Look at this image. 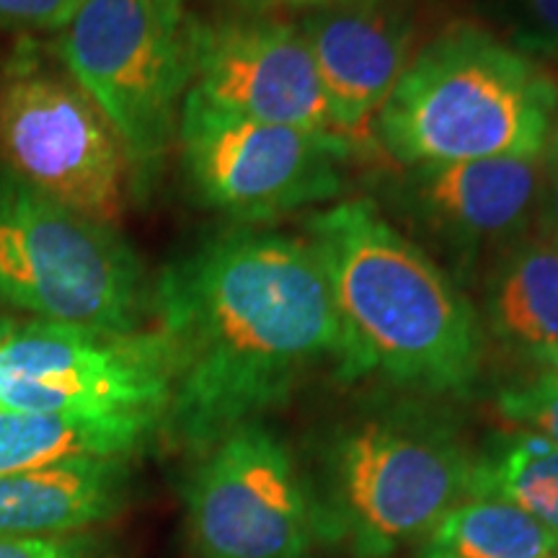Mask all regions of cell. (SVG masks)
I'll return each instance as SVG.
<instances>
[{"instance_id": "1", "label": "cell", "mask_w": 558, "mask_h": 558, "mask_svg": "<svg viewBox=\"0 0 558 558\" xmlns=\"http://www.w3.org/2000/svg\"><path fill=\"white\" fill-rule=\"evenodd\" d=\"M153 318L173 383L160 432L205 452L290 399L331 362L349 375V339L308 239L222 230L153 282Z\"/></svg>"}, {"instance_id": "2", "label": "cell", "mask_w": 558, "mask_h": 558, "mask_svg": "<svg viewBox=\"0 0 558 558\" xmlns=\"http://www.w3.org/2000/svg\"><path fill=\"white\" fill-rule=\"evenodd\" d=\"M308 241L349 339V378L463 396L478 380L484 331L471 300L367 199L320 209Z\"/></svg>"}, {"instance_id": "3", "label": "cell", "mask_w": 558, "mask_h": 558, "mask_svg": "<svg viewBox=\"0 0 558 558\" xmlns=\"http://www.w3.org/2000/svg\"><path fill=\"white\" fill-rule=\"evenodd\" d=\"M373 128L403 169L541 156L558 128V86L492 29L456 21L414 52Z\"/></svg>"}, {"instance_id": "4", "label": "cell", "mask_w": 558, "mask_h": 558, "mask_svg": "<svg viewBox=\"0 0 558 558\" xmlns=\"http://www.w3.org/2000/svg\"><path fill=\"white\" fill-rule=\"evenodd\" d=\"M190 26L184 0H81L54 41L60 65L120 137L137 194L177 140L192 88Z\"/></svg>"}, {"instance_id": "5", "label": "cell", "mask_w": 558, "mask_h": 558, "mask_svg": "<svg viewBox=\"0 0 558 558\" xmlns=\"http://www.w3.org/2000/svg\"><path fill=\"white\" fill-rule=\"evenodd\" d=\"M0 300L37 320L132 333L153 316L143 259L117 226L0 173Z\"/></svg>"}, {"instance_id": "6", "label": "cell", "mask_w": 558, "mask_h": 558, "mask_svg": "<svg viewBox=\"0 0 558 558\" xmlns=\"http://www.w3.org/2000/svg\"><path fill=\"white\" fill-rule=\"evenodd\" d=\"M0 173L107 226L128 209L132 171L120 137L34 41L0 68Z\"/></svg>"}, {"instance_id": "7", "label": "cell", "mask_w": 558, "mask_h": 558, "mask_svg": "<svg viewBox=\"0 0 558 558\" xmlns=\"http://www.w3.org/2000/svg\"><path fill=\"white\" fill-rule=\"evenodd\" d=\"M181 169L202 205L259 226L344 194L349 137L248 120L186 90L177 124Z\"/></svg>"}, {"instance_id": "8", "label": "cell", "mask_w": 558, "mask_h": 558, "mask_svg": "<svg viewBox=\"0 0 558 558\" xmlns=\"http://www.w3.org/2000/svg\"><path fill=\"white\" fill-rule=\"evenodd\" d=\"M473 463L448 427L422 414L367 418L329 456L337 518L365 554L422 541L469 497Z\"/></svg>"}, {"instance_id": "9", "label": "cell", "mask_w": 558, "mask_h": 558, "mask_svg": "<svg viewBox=\"0 0 558 558\" xmlns=\"http://www.w3.org/2000/svg\"><path fill=\"white\" fill-rule=\"evenodd\" d=\"M171 352L158 329L99 331L32 320L0 344V409L166 414Z\"/></svg>"}, {"instance_id": "10", "label": "cell", "mask_w": 558, "mask_h": 558, "mask_svg": "<svg viewBox=\"0 0 558 558\" xmlns=\"http://www.w3.org/2000/svg\"><path fill=\"white\" fill-rule=\"evenodd\" d=\"M186 518L202 558H305L316 535L295 463L259 422L199 456Z\"/></svg>"}, {"instance_id": "11", "label": "cell", "mask_w": 558, "mask_h": 558, "mask_svg": "<svg viewBox=\"0 0 558 558\" xmlns=\"http://www.w3.org/2000/svg\"><path fill=\"white\" fill-rule=\"evenodd\" d=\"M190 50L192 88L218 107L248 120L337 132L298 21L241 9L192 16Z\"/></svg>"}, {"instance_id": "12", "label": "cell", "mask_w": 558, "mask_h": 558, "mask_svg": "<svg viewBox=\"0 0 558 558\" xmlns=\"http://www.w3.org/2000/svg\"><path fill=\"white\" fill-rule=\"evenodd\" d=\"M541 156L414 166L396 177V207L460 264L499 256L535 228Z\"/></svg>"}, {"instance_id": "13", "label": "cell", "mask_w": 558, "mask_h": 558, "mask_svg": "<svg viewBox=\"0 0 558 558\" xmlns=\"http://www.w3.org/2000/svg\"><path fill=\"white\" fill-rule=\"evenodd\" d=\"M316 60L333 128L341 135L375 122L414 58L416 16L407 0H360L298 19Z\"/></svg>"}, {"instance_id": "14", "label": "cell", "mask_w": 558, "mask_h": 558, "mask_svg": "<svg viewBox=\"0 0 558 558\" xmlns=\"http://www.w3.org/2000/svg\"><path fill=\"white\" fill-rule=\"evenodd\" d=\"M124 458H75L0 476V533L68 535L122 507Z\"/></svg>"}, {"instance_id": "15", "label": "cell", "mask_w": 558, "mask_h": 558, "mask_svg": "<svg viewBox=\"0 0 558 558\" xmlns=\"http://www.w3.org/2000/svg\"><path fill=\"white\" fill-rule=\"evenodd\" d=\"M158 414H52L0 409V476L75 458H128L160 432Z\"/></svg>"}, {"instance_id": "16", "label": "cell", "mask_w": 558, "mask_h": 558, "mask_svg": "<svg viewBox=\"0 0 558 558\" xmlns=\"http://www.w3.org/2000/svg\"><path fill=\"white\" fill-rule=\"evenodd\" d=\"M484 316L509 347L546 360L558 349V243L538 230L494 259L486 277Z\"/></svg>"}, {"instance_id": "17", "label": "cell", "mask_w": 558, "mask_h": 558, "mask_svg": "<svg viewBox=\"0 0 558 558\" xmlns=\"http://www.w3.org/2000/svg\"><path fill=\"white\" fill-rule=\"evenodd\" d=\"M416 558H558V533L512 501L473 494L424 535Z\"/></svg>"}, {"instance_id": "18", "label": "cell", "mask_w": 558, "mask_h": 558, "mask_svg": "<svg viewBox=\"0 0 558 558\" xmlns=\"http://www.w3.org/2000/svg\"><path fill=\"white\" fill-rule=\"evenodd\" d=\"M473 494L512 501L558 533V448L527 429L499 439L497 448L473 463L469 497Z\"/></svg>"}, {"instance_id": "19", "label": "cell", "mask_w": 558, "mask_h": 558, "mask_svg": "<svg viewBox=\"0 0 558 558\" xmlns=\"http://www.w3.org/2000/svg\"><path fill=\"white\" fill-rule=\"evenodd\" d=\"M484 9L514 50L558 60V0H484Z\"/></svg>"}, {"instance_id": "20", "label": "cell", "mask_w": 558, "mask_h": 558, "mask_svg": "<svg viewBox=\"0 0 558 558\" xmlns=\"http://www.w3.org/2000/svg\"><path fill=\"white\" fill-rule=\"evenodd\" d=\"M499 411L512 424L546 437L558 448V375L554 369L501 390Z\"/></svg>"}, {"instance_id": "21", "label": "cell", "mask_w": 558, "mask_h": 558, "mask_svg": "<svg viewBox=\"0 0 558 558\" xmlns=\"http://www.w3.org/2000/svg\"><path fill=\"white\" fill-rule=\"evenodd\" d=\"M81 0H0V29L60 32Z\"/></svg>"}, {"instance_id": "22", "label": "cell", "mask_w": 558, "mask_h": 558, "mask_svg": "<svg viewBox=\"0 0 558 558\" xmlns=\"http://www.w3.org/2000/svg\"><path fill=\"white\" fill-rule=\"evenodd\" d=\"M0 558H88V548L75 538L0 533Z\"/></svg>"}, {"instance_id": "23", "label": "cell", "mask_w": 558, "mask_h": 558, "mask_svg": "<svg viewBox=\"0 0 558 558\" xmlns=\"http://www.w3.org/2000/svg\"><path fill=\"white\" fill-rule=\"evenodd\" d=\"M535 230L558 243V128L541 156V194Z\"/></svg>"}, {"instance_id": "24", "label": "cell", "mask_w": 558, "mask_h": 558, "mask_svg": "<svg viewBox=\"0 0 558 558\" xmlns=\"http://www.w3.org/2000/svg\"><path fill=\"white\" fill-rule=\"evenodd\" d=\"M241 11H259V13H313L337 9V5L360 3V0H222Z\"/></svg>"}, {"instance_id": "25", "label": "cell", "mask_w": 558, "mask_h": 558, "mask_svg": "<svg viewBox=\"0 0 558 558\" xmlns=\"http://www.w3.org/2000/svg\"><path fill=\"white\" fill-rule=\"evenodd\" d=\"M16 329H19V324H16V320L9 318V316H0V344H3V341L9 339L11 333L16 331Z\"/></svg>"}, {"instance_id": "26", "label": "cell", "mask_w": 558, "mask_h": 558, "mask_svg": "<svg viewBox=\"0 0 558 558\" xmlns=\"http://www.w3.org/2000/svg\"><path fill=\"white\" fill-rule=\"evenodd\" d=\"M543 362H546V365H548L550 369H554V373L558 375V349H556V352H550V354H548V357H546V360H543Z\"/></svg>"}]
</instances>
